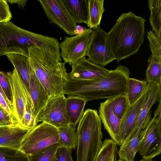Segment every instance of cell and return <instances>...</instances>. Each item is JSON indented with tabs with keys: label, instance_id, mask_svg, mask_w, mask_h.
Masks as SVG:
<instances>
[{
	"label": "cell",
	"instance_id": "cell-1",
	"mask_svg": "<svg viewBox=\"0 0 161 161\" xmlns=\"http://www.w3.org/2000/svg\"><path fill=\"white\" fill-rule=\"evenodd\" d=\"M130 74L128 68L119 65L115 69L109 70L103 77L96 80L68 79L63 94L82 98L87 102L125 95Z\"/></svg>",
	"mask_w": 161,
	"mask_h": 161
},
{
	"label": "cell",
	"instance_id": "cell-2",
	"mask_svg": "<svg viewBox=\"0 0 161 161\" xmlns=\"http://www.w3.org/2000/svg\"><path fill=\"white\" fill-rule=\"evenodd\" d=\"M144 18L131 11L122 14L107 33L111 51L118 63L136 53L144 42Z\"/></svg>",
	"mask_w": 161,
	"mask_h": 161
},
{
	"label": "cell",
	"instance_id": "cell-3",
	"mask_svg": "<svg viewBox=\"0 0 161 161\" xmlns=\"http://www.w3.org/2000/svg\"><path fill=\"white\" fill-rule=\"evenodd\" d=\"M28 58L31 67L49 97L63 94L68 73L61 56L32 46L28 48Z\"/></svg>",
	"mask_w": 161,
	"mask_h": 161
},
{
	"label": "cell",
	"instance_id": "cell-4",
	"mask_svg": "<svg viewBox=\"0 0 161 161\" xmlns=\"http://www.w3.org/2000/svg\"><path fill=\"white\" fill-rule=\"evenodd\" d=\"M32 46L60 55L59 43L56 38L23 29L11 21L0 23V56L14 53L28 57V48Z\"/></svg>",
	"mask_w": 161,
	"mask_h": 161
},
{
	"label": "cell",
	"instance_id": "cell-5",
	"mask_svg": "<svg viewBox=\"0 0 161 161\" xmlns=\"http://www.w3.org/2000/svg\"><path fill=\"white\" fill-rule=\"evenodd\" d=\"M76 132V161H96L103 142L101 121L96 110H86Z\"/></svg>",
	"mask_w": 161,
	"mask_h": 161
},
{
	"label": "cell",
	"instance_id": "cell-6",
	"mask_svg": "<svg viewBox=\"0 0 161 161\" xmlns=\"http://www.w3.org/2000/svg\"><path fill=\"white\" fill-rule=\"evenodd\" d=\"M58 129L42 122L31 130L23 140L20 150L28 156L58 143Z\"/></svg>",
	"mask_w": 161,
	"mask_h": 161
},
{
	"label": "cell",
	"instance_id": "cell-7",
	"mask_svg": "<svg viewBox=\"0 0 161 161\" xmlns=\"http://www.w3.org/2000/svg\"><path fill=\"white\" fill-rule=\"evenodd\" d=\"M94 34L92 30L88 28L74 36H65L59 43L60 56L64 63L72 65L86 57Z\"/></svg>",
	"mask_w": 161,
	"mask_h": 161
},
{
	"label": "cell",
	"instance_id": "cell-8",
	"mask_svg": "<svg viewBox=\"0 0 161 161\" xmlns=\"http://www.w3.org/2000/svg\"><path fill=\"white\" fill-rule=\"evenodd\" d=\"M161 114L150 119L141 130L137 152L143 159H152L161 153Z\"/></svg>",
	"mask_w": 161,
	"mask_h": 161
},
{
	"label": "cell",
	"instance_id": "cell-9",
	"mask_svg": "<svg viewBox=\"0 0 161 161\" xmlns=\"http://www.w3.org/2000/svg\"><path fill=\"white\" fill-rule=\"evenodd\" d=\"M50 23L71 36L77 34L76 21L71 15L63 0H38Z\"/></svg>",
	"mask_w": 161,
	"mask_h": 161
},
{
	"label": "cell",
	"instance_id": "cell-10",
	"mask_svg": "<svg viewBox=\"0 0 161 161\" xmlns=\"http://www.w3.org/2000/svg\"><path fill=\"white\" fill-rule=\"evenodd\" d=\"M66 97L64 94L49 97L37 114L36 122L47 123L57 128L70 125L66 107Z\"/></svg>",
	"mask_w": 161,
	"mask_h": 161
},
{
	"label": "cell",
	"instance_id": "cell-11",
	"mask_svg": "<svg viewBox=\"0 0 161 161\" xmlns=\"http://www.w3.org/2000/svg\"><path fill=\"white\" fill-rule=\"evenodd\" d=\"M142 95L130 107L121 120L117 145L120 146L130 140L138 129L141 110L148 97L149 85Z\"/></svg>",
	"mask_w": 161,
	"mask_h": 161
},
{
	"label": "cell",
	"instance_id": "cell-12",
	"mask_svg": "<svg viewBox=\"0 0 161 161\" xmlns=\"http://www.w3.org/2000/svg\"><path fill=\"white\" fill-rule=\"evenodd\" d=\"M92 30L94 34L87 53V59L94 63L104 67L115 59L107 33L100 26Z\"/></svg>",
	"mask_w": 161,
	"mask_h": 161
},
{
	"label": "cell",
	"instance_id": "cell-13",
	"mask_svg": "<svg viewBox=\"0 0 161 161\" xmlns=\"http://www.w3.org/2000/svg\"><path fill=\"white\" fill-rule=\"evenodd\" d=\"M6 74L12 91L14 116L18 123L20 124L25 111L26 88L15 68L12 72H8Z\"/></svg>",
	"mask_w": 161,
	"mask_h": 161
},
{
	"label": "cell",
	"instance_id": "cell-14",
	"mask_svg": "<svg viewBox=\"0 0 161 161\" xmlns=\"http://www.w3.org/2000/svg\"><path fill=\"white\" fill-rule=\"evenodd\" d=\"M71 66L68 74V79L76 80H94L101 78L109 71L84 58Z\"/></svg>",
	"mask_w": 161,
	"mask_h": 161
},
{
	"label": "cell",
	"instance_id": "cell-15",
	"mask_svg": "<svg viewBox=\"0 0 161 161\" xmlns=\"http://www.w3.org/2000/svg\"><path fill=\"white\" fill-rule=\"evenodd\" d=\"M31 130L19 123L0 126V146L20 150L23 140Z\"/></svg>",
	"mask_w": 161,
	"mask_h": 161
},
{
	"label": "cell",
	"instance_id": "cell-16",
	"mask_svg": "<svg viewBox=\"0 0 161 161\" xmlns=\"http://www.w3.org/2000/svg\"><path fill=\"white\" fill-rule=\"evenodd\" d=\"M99 116L104 128L109 134L111 139L117 145L121 120L114 113L110 99L101 103L99 107Z\"/></svg>",
	"mask_w": 161,
	"mask_h": 161
},
{
	"label": "cell",
	"instance_id": "cell-17",
	"mask_svg": "<svg viewBox=\"0 0 161 161\" xmlns=\"http://www.w3.org/2000/svg\"><path fill=\"white\" fill-rule=\"evenodd\" d=\"M30 94L36 121L38 114L46 104L49 97L32 68L30 75Z\"/></svg>",
	"mask_w": 161,
	"mask_h": 161
},
{
	"label": "cell",
	"instance_id": "cell-18",
	"mask_svg": "<svg viewBox=\"0 0 161 161\" xmlns=\"http://www.w3.org/2000/svg\"><path fill=\"white\" fill-rule=\"evenodd\" d=\"M6 56L16 70L30 94V75L32 68L28 57L14 53Z\"/></svg>",
	"mask_w": 161,
	"mask_h": 161
},
{
	"label": "cell",
	"instance_id": "cell-19",
	"mask_svg": "<svg viewBox=\"0 0 161 161\" xmlns=\"http://www.w3.org/2000/svg\"><path fill=\"white\" fill-rule=\"evenodd\" d=\"M148 84V97L141 110L138 126V128L141 127L142 129L145 127L150 120V109L157 101L159 93L161 91V85L154 83Z\"/></svg>",
	"mask_w": 161,
	"mask_h": 161
},
{
	"label": "cell",
	"instance_id": "cell-20",
	"mask_svg": "<svg viewBox=\"0 0 161 161\" xmlns=\"http://www.w3.org/2000/svg\"><path fill=\"white\" fill-rule=\"evenodd\" d=\"M87 101L80 97L68 96L66 107L69 117L70 125L76 126L84 113V108Z\"/></svg>",
	"mask_w": 161,
	"mask_h": 161
},
{
	"label": "cell",
	"instance_id": "cell-21",
	"mask_svg": "<svg viewBox=\"0 0 161 161\" xmlns=\"http://www.w3.org/2000/svg\"><path fill=\"white\" fill-rule=\"evenodd\" d=\"M88 0H63L71 15L76 22L87 25L88 21Z\"/></svg>",
	"mask_w": 161,
	"mask_h": 161
},
{
	"label": "cell",
	"instance_id": "cell-22",
	"mask_svg": "<svg viewBox=\"0 0 161 161\" xmlns=\"http://www.w3.org/2000/svg\"><path fill=\"white\" fill-rule=\"evenodd\" d=\"M146 72L148 83L161 85V53H152Z\"/></svg>",
	"mask_w": 161,
	"mask_h": 161
},
{
	"label": "cell",
	"instance_id": "cell-23",
	"mask_svg": "<svg viewBox=\"0 0 161 161\" xmlns=\"http://www.w3.org/2000/svg\"><path fill=\"white\" fill-rule=\"evenodd\" d=\"M142 129V127L138 128L132 137L120 146L117 152L119 159L123 161H134L137 152L139 135Z\"/></svg>",
	"mask_w": 161,
	"mask_h": 161
},
{
	"label": "cell",
	"instance_id": "cell-24",
	"mask_svg": "<svg viewBox=\"0 0 161 161\" xmlns=\"http://www.w3.org/2000/svg\"><path fill=\"white\" fill-rule=\"evenodd\" d=\"M104 0H88V21L87 27L93 30L100 26L104 11Z\"/></svg>",
	"mask_w": 161,
	"mask_h": 161
},
{
	"label": "cell",
	"instance_id": "cell-25",
	"mask_svg": "<svg viewBox=\"0 0 161 161\" xmlns=\"http://www.w3.org/2000/svg\"><path fill=\"white\" fill-rule=\"evenodd\" d=\"M148 84L146 80L128 78L126 85V95L130 106L134 103L142 95L147 88Z\"/></svg>",
	"mask_w": 161,
	"mask_h": 161
},
{
	"label": "cell",
	"instance_id": "cell-26",
	"mask_svg": "<svg viewBox=\"0 0 161 161\" xmlns=\"http://www.w3.org/2000/svg\"><path fill=\"white\" fill-rule=\"evenodd\" d=\"M150 11L149 22L155 35L161 40V0H149Z\"/></svg>",
	"mask_w": 161,
	"mask_h": 161
},
{
	"label": "cell",
	"instance_id": "cell-27",
	"mask_svg": "<svg viewBox=\"0 0 161 161\" xmlns=\"http://www.w3.org/2000/svg\"><path fill=\"white\" fill-rule=\"evenodd\" d=\"M58 129L59 136L58 143L61 147L75 149L78 142L75 127L70 125Z\"/></svg>",
	"mask_w": 161,
	"mask_h": 161
},
{
	"label": "cell",
	"instance_id": "cell-28",
	"mask_svg": "<svg viewBox=\"0 0 161 161\" xmlns=\"http://www.w3.org/2000/svg\"><path fill=\"white\" fill-rule=\"evenodd\" d=\"M117 145L111 139H105L96 161H117Z\"/></svg>",
	"mask_w": 161,
	"mask_h": 161
},
{
	"label": "cell",
	"instance_id": "cell-29",
	"mask_svg": "<svg viewBox=\"0 0 161 161\" xmlns=\"http://www.w3.org/2000/svg\"><path fill=\"white\" fill-rule=\"evenodd\" d=\"M26 104L24 115L20 125L25 128L31 130L37 125L34 116V110L30 95L25 89Z\"/></svg>",
	"mask_w": 161,
	"mask_h": 161
},
{
	"label": "cell",
	"instance_id": "cell-30",
	"mask_svg": "<svg viewBox=\"0 0 161 161\" xmlns=\"http://www.w3.org/2000/svg\"><path fill=\"white\" fill-rule=\"evenodd\" d=\"M0 161H30L29 156L20 150L0 146Z\"/></svg>",
	"mask_w": 161,
	"mask_h": 161
},
{
	"label": "cell",
	"instance_id": "cell-31",
	"mask_svg": "<svg viewBox=\"0 0 161 161\" xmlns=\"http://www.w3.org/2000/svg\"><path fill=\"white\" fill-rule=\"evenodd\" d=\"M110 100L114 113L121 120L130 107L126 95L118 96L110 98Z\"/></svg>",
	"mask_w": 161,
	"mask_h": 161
},
{
	"label": "cell",
	"instance_id": "cell-32",
	"mask_svg": "<svg viewBox=\"0 0 161 161\" xmlns=\"http://www.w3.org/2000/svg\"><path fill=\"white\" fill-rule=\"evenodd\" d=\"M61 147L58 143L48 146L34 154L29 156L30 161H53L56 153Z\"/></svg>",
	"mask_w": 161,
	"mask_h": 161
},
{
	"label": "cell",
	"instance_id": "cell-33",
	"mask_svg": "<svg viewBox=\"0 0 161 161\" xmlns=\"http://www.w3.org/2000/svg\"><path fill=\"white\" fill-rule=\"evenodd\" d=\"M0 86L9 104L13 108V97L9 79L7 74L0 71Z\"/></svg>",
	"mask_w": 161,
	"mask_h": 161
},
{
	"label": "cell",
	"instance_id": "cell-34",
	"mask_svg": "<svg viewBox=\"0 0 161 161\" xmlns=\"http://www.w3.org/2000/svg\"><path fill=\"white\" fill-rule=\"evenodd\" d=\"M72 149L64 147L59 148L56 153L53 161H73Z\"/></svg>",
	"mask_w": 161,
	"mask_h": 161
},
{
	"label": "cell",
	"instance_id": "cell-35",
	"mask_svg": "<svg viewBox=\"0 0 161 161\" xmlns=\"http://www.w3.org/2000/svg\"><path fill=\"white\" fill-rule=\"evenodd\" d=\"M12 17L8 3L5 0H0V23L10 21Z\"/></svg>",
	"mask_w": 161,
	"mask_h": 161
},
{
	"label": "cell",
	"instance_id": "cell-36",
	"mask_svg": "<svg viewBox=\"0 0 161 161\" xmlns=\"http://www.w3.org/2000/svg\"><path fill=\"white\" fill-rule=\"evenodd\" d=\"M18 124L16 119L11 115L0 104V126Z\"/></svg>",
	"mask_w": 161,
	"mask_h": 161
},
{
	"label": "cell",
	"instance_id": "cell-37",
	"mask_svg": "<svg viewBox=\"0 0 161 161\" xmlns=\"http://www.w3.org/2000/svg\"><path fill=\"white\" fill-rule=\"evenodd\" d=\"M0 104L2 107L9 114L15 118L13 115V108L8 104L5 98L2 96L0 92Z\"/></svg>",
	"mask_w": 161,
	"mask_h": 161
},
{
	"label": "cell",
	"instance_id": "cell-38",
	"mask_svg": "<svg viewBox=\"0 0 161 161\" xmlns=\"http://www.w3.org/2000/svg\"><path fill=\"white\" fill-rule=\"evenodd\" d=\"M8 3V2L10 4L16 3L18 4V6L20 8H24V7L26 5V3L27 1V0H6Z\"/></svg>",
	"mask_w": 161,
	"mask_h": 161
},
{
	"label": "cell",
	"instance_id": "cell-39",
	"mask_svg": "<svg viewBox=\"0 0 161 161\" xmlns=\"http://www.w3.org/2000/svg\"><path fill=\"white\" fill-rule=\"evenodd\" d=\"M0 92H1V94H2V96H3V97H4V98H5V100H6V101H7V103H8V104L9 105V106L12 108V107L9 104V103H8V102L4 95V94L3 91V90L0 86Z\"/></svg>",
	"mask_w": 161,
	"mask_h": 161
},
{
	"label": "cell",
	"instance_id": "cell-40",
	"mask_svg": "<svg viewBox=\"0 0 161 161\" xmlns=\"http://www.w3.org/2000/svg\"><path fill=\"white\" fill-rule=\"evenodd\" d=\"M139 161H155L154 160H153L152 159H142L141 160H140Z\"/></svg>",
	"mask_w": 161,
	"mask_h": 161
},
{
	"label": "cell",
	"instance_id": "cell-41",
	"mask_svg": "<svg viewBox=\"0 0 161 161\" xmlns=\"http://www.w3.org/2000/svg\"><path fill=\"white\" fill-rule=\"evenodd\" d=\"M118 161H123L121 159H119V160Z\"/></svg>",
	"mask_w": 161,
	"mask_h": 161
}]
</instances>
